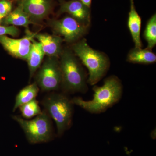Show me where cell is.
<instances>
[{
	"label": "cell",
	"instance_id": "8",
	"mask_svg": "<svg viewBox=\"0 0 156 156\" xmlns=\"http://www.w3.org/2000/svg\"><path fill=\"white\" fill-rule=\"evenodd\" d=\"M35 34L27 31L26 36L21 39L2 36H0V44L12 56L27 60L31 47L32 40Z\"/></svg>",
	"mask_w": 156,
	"mask_h": 156
},
{
	"label": "cell",
	"instance_id": "22",
	"mask_svg": "<svg viewBox=\"0 0 156 156\" xmlns=\"http://www.w3.org/2000/svg\"><path fill=\"white\" fill-rule=\"evenodd\" d=\"M2 20V18H1V17H0V21H1V20Z\"/></svg>",
	"mask_w": 156,
	"mask_h": 156
},
{
	"label": "cell",
	"instance_id": "9",
	"mask_svg": "<svg viewBox=\"0 0 156 156\" xmlns=\"http://www.w3.org/2000/svg\"><path fill=\"white\" fill-rule=\"evenodd\" d=\"M61 13H67L81 23L89 27L90 23L89 8L80 0H72L65 2L60 7Z\"/></svg>",
	"mask_w": 156,
	"mask_h": 156
},
{
	"label": "cell",
	"instance_id": "11",
	"mask_svg": "<svg viewBox=\"0 0 156 156\" xmlns=\"http://www.w3.org/2000/svg\"><path fill=\"white\" fill-rule=\"evenodd\" d=\"M34 38L41 45L45 55L57 58L62 53V44L63 39L56 35L48 34H36Z\"/></svg>",
	"mask_w": 156,
	"mask_h": 156
},
{
	"label": "cell",
	"instance_id": "7",
	"mask_svg": "<svg viewBox=\"0 0 156 156\" xmlns=\"http://www.w3.org/2000/svg\"><path fill=\"white\" fill-rule=\"evenodd\" d=\"M50 24L56 35L62 37L64 41L69 43L76 41L82 37L88 27L72 17L53 20Z\"/></svg>",
	"mask_w": 156,
	"mask_h": 156
},
{
	"label": "cell",
	"instance_id": "19",
	"mask_svg": "<svg viewBox=\"0 0 156 156\" xmlns=\"http://www.w3.org/2000/svg\"><path fill=\"white\" fill-rule=\"evenodd\" d=\"M12 3L10 0H0V17L5 18L11 12Z\"/></svg>",
	"mask_w": 156,
	"mask_h": 156
},
{
	"label": "cell",
	"instance_id": "21",
	"mask_svg": "<svg viewBox=\"0 0 156 156\" xmlns=\"http://www.w3.org/2000/svg\"><path fill=\"white\" fill-rule=\"evenodd\" d=\"M80 1L85 5L87 6L88 8H90L91 3H92V0H80Z\"/></svg>",
	"mask_w": 156,
	"mask_h": 156
},
{
	"label": "cell",
	"instance_id": "6",
	"mask_svg": "<svg viewBox=\"0 0 156 156\" xmlns=\"http://www.w3.org/2000/svg\"><path fill=\"white\" fill-rule=\"evenodd\" d=\"M61 82L59 62L56 57H49L38 72L35 83L43 92H52L61 87Z\"/></svg>",
	"mask_w": 156,
	"mask_h": 156
},
{
	"label": "cell",
	"instance_id": "4",
	"mask_svg": "<svg viewBox=\"0 0 156 156\" xmlns=\"http://www.w3.org/2000/svg\"><path fill=\"white\" fill-rule=\"evenodd\" d=\"M42 104L56 123L58 136H61L71 126L73 104L71 99L65 93L54 92L45 96Z\"/></svg>",
	"mask_w": 156,
	"mask_h": 156
},
{
	"label": "cell",
	"instance_id": "5",
	"mask_svg": "<svg viewBox=\"0 0 156 156\" xmlns=\"http://www.w3.org/2000/svg\"><path fill=\"white\" fill-rule=\"evenodd\" d=\"M25 133L29 142L32 144L49 142L53 139L51 118L44 110L33 119H25L18 115L12 116Z\"/></svg>",
	"mask_w": 156,
	"mask_h": 156
},
{
	"label": "cell",
	"instance_id": "15",
	"mask_svg": "<svg viewBox=\"0 0 156 156\" xmlns=\"http://www.w3.org/2000/svg\"><path fill=\"white\" fill-rule=\"evenodd\" d=\"M39 91L38 86L36 83L30 84L21 89L15 98L13 112H15L23 105L35 99Z\"/></svg>",
	"mask_w": 156,
	"mask_h": 156
},
{
	"label": "cell",
	"instance_id": "1",
	"mask_svg": "<svg viewBox=\"0 0 156 156\" xmlns=\"http://www.w3.org/2000/svg\"><path fill=\"white\" fill-rule=\"evenodd\" d=\"M93 91L91 100L76 97L71 99V102L90 113H101L119 102L122 95V86L116 76H112L105 80L102 86L95 87Z\"/></svg>",
	"mask_w": 156,
	"mask_h": 156
},
{
	"label": "cell",
	"instance_id": "18",
	"mask_svg": "<svg viewBox=\"0 0 156 156\" xmlns=\"http://www.w3.org/2000/svg\"><path fill=\"white\" fill-rule=\"evenodd\" d=\"M19 108L22 118L26 119L36 117L42 112L38 101L36 98L23 105Z\"/></svg>",
	"mask_w": 156,
	"mask_h": 156
},
{
	"label": "cell",
	"instance_id": "14",
	"mask_svg": "<svg viewBox=\"0 0 156 156\" xmlns=\"http://www.w3.org/2000/svg\"><path fill=\"white\" fill-rule=\"evenodd\" d=\"M0 23L5 26L12 25L14 26H23L28 27L29 25L33 24L28 14L23 11L19 5L14 11H11L5 18L0 21Z\"/></svg>",
	"mask_w": 156,
	"mask_h": 156
},
{
	"label": "cell",
	"instance_id": "17",
	"mask_svg": "<svg viewBox=\"0 0 156 156\" xmlns=\"http://www.w3.org/2000/svg\"><path fill=\"white\" fill-rule=\"evenodd\" d=\"M144 36L147 43V49L151 50L156 44V15L154 14L147 23Z\"/></svg>",
	"mask_w": 156,
	"mask_h": 156
},
{
	"label": "cell",
	"instance_id": "12",
	"mask_svg": "<svg viewBox=\"0 0 156 156\" xmlns=\"http://www.w3.org/2000/svg\"><path fill=\"white\" fill-rule=\"evenodd\" d=\"M130 2L131 9L128 16V27L135 44V48L140 49L142 47L140 37L141 19L135 9L134 0H130Z\"/></svg>",
	"mask_w": 156,
	"mask_h": 156
},
{
	"label": "cell",
	"instance_id": "13",
	"mask_svg": "<svg viewBox=\"0 0 156 156\" xmlns=\"http://www.w3.org/2000/svg\"><path fill=\"white\" fill-rule=\"evenodd\" d=\"M44 55L41 44L33 39L30 51L26 60L28 63L30 78L33 76L37 70L41 66Z\"/></svg>",
	"mask_w": 156,
	"mask_h": 156
},
{
	"label": "cell",
	"instance_id": "2",
	"mask_svg": "<svg viewBox=\"0 0 156 156\" xmlns=\"http://www.w3.org/2000/svg\"><path fill=\"white\" fill-rule=\"evenodd\" d=\"M59 62L62 75L61 87L64 93H85L87 91V73L71 51H62Z\"/></svg>",
	"mask_w": 156,
	"mask_h": 156
},
{
	"label": "cell",
	"instance_id": "10",
	"mask_svg": "<svg viewBox=\"0 0 156 156\" xmlns=\"http://www.w3.org/2000/svg\"><path fill=\"white\" fill-rule=\"evenodd\" d=\"M20 5L32 21L44 19L49 14L51 8L48 0H21Z\"/></svg>",
	"mask_w": 156,
	"mask_h": 156
},
{
	"label": "cell",
	"instance_id": "16",
	"mask_svg": "<svg viewBox=\"0 0 156 156\" xmlns=\"http://www.w3.org/2000/svg\"><path fill=\"white\" fill-rule=\"evenodd\" d=\"M127 61L132 63L151 64L156 61V56L151 50L134 48L128 53Z\"/></svg>",
	"mask_w": 156,
	"mask_h": 156
},
{
	"label": "cell",
	"instance_id": "3",
	"mask_svg": "<svg viewBox=\"0 0 156 156\" xmlns=\"http://www.w3.org/2000/svg\"><path fill=\"white\" fill-rule=\"evenodd\" d=\"M73 50L89 72L88 83L95 85L103 78L109 66L108 58L103 53L91 48L85 39L73 46Z\"/></svg>",
	"mask_w": 156,
	"mask_h": 156
},
{
	"label": "cell",
	"instance_id": "20",
	"mask_svg": "<svg viewBox=\"0 0 156 156\" xmlns=\"http://www.w3.org/2000/svg\"><path fill=\"white\" fill-rule=\"evenodd\" d=\"M19 29L14 26H5L0 25V36L9 35L16 37L19 35Z\"/></svg>",
	"mask_w": 156,
	"mask_h": 156
}]
</instances>
